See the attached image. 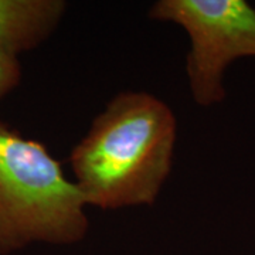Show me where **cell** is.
Returning a JSON list of instances; mask_svg holds the SVG:
<instances>
[{
  "label": "cell",
  "instance_id": "2",
  "mask_svg": "<svg viewBox=\"0 0 255 255\" xmlns=\"http://www.w3.org/2000/svg\"><path fill=\"white\" fill-rule=\"evenodd\" d=\"M85 207L46 146L0 124L1 254L33 243H78L90 227Z\"/></svg>",
  "mask_w": 255,
  "mask_h": 255
},
{
  "label": "cell",
  "instance_id": "3",
  "mask_svg": "<svg viewBox=\"0 0 255 255\" xmlns=\"http://www.w3.org/2000/svg\"><path fill=\"white\" fill-rule=\"evenodd\" d=\"M150 18L182 26L190 38L186 73L193 100H224V71L240 57H255V9L244 0H159Z\"/></svg>",
  "mask_w": 255,
  "mask_h": 255
},
{
  "label": "cell",
  "instance_id": "1",
  "mask_svg": "<svg viewBox=\"0 0 255 255\" xmlns=\"http://www.w3.org/2000/svg\"><path fill=\"white\" fill-rule=\"evenodd\" d=\"M177 122L147 92H122L94 119L70 156L87 206L118 210L153 204L173 162Z\"/></svg>",
  "mask_w": 255,
  "mask_h": 255
},
{
  "label": "cell",
  "instance_id": "5",
  "mask_svg": "<svg viewBox=\"0 0 255 255\" xmlns=\"http://www.w3.org/2000/svg\"><path fill=\"white\" fill-rule=\"evenodd\" d=\"M21 80V67L17 57L0 53V98L14 90Z\"/></svg>",
  "mask_w": 255,
  "mask_h": 255
},
{
  "label": "cell",
  "instance_id": "4",
  "mask_svg": "<svg viewBox=\"0 0 255 255\" xmlns=\"http://www.w3.org/2000/svg\"><path fill=\"white\" fill-rule=\"evenodd\" d=\"M63 0H0V53L17 57L43 44L58 27Z\"/></svg>",
  "mask_w": 255,
  "mask_h": 255
}]
</instances>
